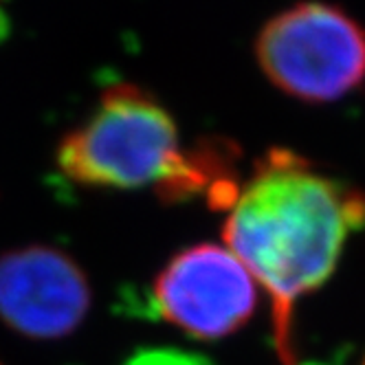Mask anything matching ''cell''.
Returning a JSON list of instances; mask_svg holds the SVG:
<instances>
[{
  "label": "cell",
  "mask_w": 365,
  "mask_h": 365,
  "mask_svg": "<svg viewBox=\"0 0 365 365\" xmlns=\"http://www.w3.org/2000/svg\"><path fill=\"white\" fill-rule=\"evenodd\" d=\"M363 225L365 194L293 150L264 152L240 185L222 240L271 297L273 344L282 365H297V302L332 275L348 238Z\"/></svg>",
  "instance_id": "6da1fadb"
},
{
  "label": "cell",
  "mask_w": 365,
  "mask_h": 365,
  "mask_svg": "<svg viewBox=\"0 0 365 365\" xmlns=\"http://www.w3.org/2000/svg\"><path fill=\"white\" fill-rule=\"evenodd\" d=\"M229 145L180 148L172 115L148 91L117 84L101 95L95 113L58 145V168L77 185L139 190L152 185L163 200L236 196Z\"/></svg>",
  "instance_id": "7a4b0ae2"
},
{
  "label": "cell",
  "mask_w": 365,
  "mask_h": 365,
  "mask_svg": "<svg viewBox=\"0 0 365 365\" xmlns=\"http://www.w3.org/2000/svg\"><path fill=\"white\" fill-rule=\"evenodd\" d=\"M255 60L289 97L336 101L365 82V29L334 5L297 3L259 29Z\"/></svg>",
  "instance_id": "3957f363"
},
{
  "label": "cell",
  "mask_w": 365,
  "mask_h": 365,
  "mask_svg": "<svg viewBox=\"0 0 365 365\" xmlns=\"http://www.w3.org/2000/svg\"><path fill=\"white\" fill-rule=\"evenodd\" d=\"M165 322L202 341L240 330L257 304V282L225 245H196L174 255L154 282Z\"/></svg>",
  "instance_id": "277c9868"
},
{
  "label": "cell",
  "mask_w": 365,
  "mask_h": 365,
  "mask_svg": "<svg viewBox=\"0 0 365 365\" xmlns=\"http://www.w3.org/2000/svg\"><path fill=\"white\" fill-rule=\"evenodd\" d=\"M93 295L84 271L64 251L24 247L0 255V319L29 339L77 330Z\"/></svg>",
  "instance_id": "5b68a950"
},
{
  "label": "cell",
  "mask_w": 365,
  "mask_h": 365,
  "mask_svg": "<svg viewBox=\"0 0 365 365\" xmlns=\"http://www.w3.org/2000/svg\"><path fill=\"white\" fill-rule=\"evenodd\" d=\"M125 365H210L198 354L180 352V350H145L135 354Z\"/></svg>",
  "instance_id": "8992f818"
},
{
  "label": "cell",
  "mask_w": 365,
  "mask_h": 365,
  "mask_svg": "<svg viewBox=\"0 0 365 365\" xmlns=\"http://www.w3.org/2000/svg\"><path fill=\"white\" fill-rule=\"evenodd\" d=\"M0 365H3V363H0Z\"/></svg>",
  "instance_id": "52a82bcc"
}]
</instances>
